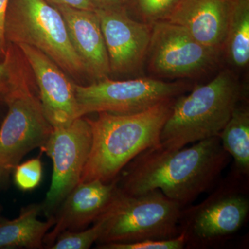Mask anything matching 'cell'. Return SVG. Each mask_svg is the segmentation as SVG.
I'll use <instances>...</instances> for the list:
<instances>
[{"label": "cell", "mask_w": 249, "mask_h": 249, "mask_svg": "<svg viewBox=\"0 0 249 249\" xmlns=\"http://www.w3.org/2000/svg\"><path fill=\"white\" fill-rule=\"evenodd\" d=\"M229 158L219 136L180 149L159 144L129 162L116 182L119 190L129 196L160 190L185 208L217 182Z\"/></svg>", "instance_id": "6da1fadb"}, {"label": "cell", "mask_w": 249, "mask_h": 249, "mask_svg": "<svg viewBox=\"0 0 249 249\" xmlns=\"http://www.w3.org/2000/svg\"><path fill=\"white\" fill-rule=\"evenodd\" d=\"M175 99L140 112H99L96 119H88L92 142L80 183H110L139 154L160 144V133Z\"/></svg>", "instance_id": "7a4b0ae2"}, {"label": "cell", "mask_w": 249, "mask_h": 249, "mask_svg": "<svg viewBox=\"0 0 249 249\" xmlns=\"http://www.w3.org/2000/svg\"><path fill=\"white\" fill-rule=\"evenodd\" d=\"M240 81L232 70H223L206 84L175 98L160 136V145L180 149L218 137L242 101Z\"/></svg>", "instance_id": "3957f363"}, {"label": "cell", "mask_w": 249, "mask_h": 249, "mask_svg": "<svg viewBox=\"0 0 249 249\" xmlns=\"http://www.w3.org/2000/svg\"><path fill=\"white\" fill-rule=\"evenodd\" d=\"M183 209L160 190L129 196L118 187L110 204L99 217L103 222V231L98 245L177 237L181 233Z\"/></svg>", "instance_id": "277c9868"}, {"label": "cell", "mask_w": 249, "mask_h": 249, "mask_svg": "<svg viewBox=\"0 0 249 249\" xmlns=\"http://www.w3.org/2000/svg\"><path fill=\"white\" fill-rule=\"evenodd\" d=\"M4 33L7 43L38 49L71 76H88L61 14L45 0H9Z\"/></svg>", "instance_id": "5b68a950"}, {"label": "cell", "mask_w": 249, "mask_h": 249, "mask_svg": "<svg viewBox=\"0 0 249 249\" xmlns=\"http://www.w3.org/2000/svg\"><path fill=\"white\" fill-rule=\"evenodd\" d=\"M242 179L232 175L201 204L183 208L180 231L186 247L209 248L230 238L242 228L249 213V199Z\"/></svg>", "instance_id": "8992f818"}, {"label": "cell", "mask_w": 249, "mask_h": 249, "mask_svg": "<svg viewBox=\"0 0 249 249\" xmlns=\"http://www.w3.org/2000/svg\"><path fill=\"white\" fill-rule=\"evenodd\" d=\"M79 117L92 113L127 114L140 112L183 94L189 85L182 81L165 82L150 78L111 80L89 85L75 84Z\"/></svg>", "instance_id": "52a82bcc"}, {"label": "cell", "mask_w": 249, "mask_h": 249, "mask_svg": "<svg viewBox=\"0 0 249 249\" xmlns=\"http://www.w3.org/2000/svg\"><path fill=\"white\" fill-rule=\"evenodd\" d=\"M222 51L203 45L178 24L160 21L152 24L147 57L149 70L164 78L204 76L219 66Z\"/></svg>", "instance_id": "ba28073f"}, {"label": "cell", "mask_w": 249, "mask_h": 249, "mask_svg": "<svg viewBox=\"0 0 249 249\" xmlns=\"http://www.w3.org/2000/svg\"><path fill=\"white\" fill-rule=\"evenodd\" d=\"M34 85L18 89L6 102L8 112L0 125V168L6 175L29 152L45 146L53 129Z\"/></svg>", "instance_id": "9c48e42d"}, {"label": "cell", "mask_w": 249, "mask_h": 249, "mask_svg": "<svg viewBox=\"0 0 249 249\" xmlns=\"http://www.w3.org/2000/svg\"><path fill=\"white\" fill-rule=\"evenodd\" d=\"M91 142V126L88 119L82 116L68 125L53 128L42 147L53 163L52 183L42 204V212L47 218L53 216L69 193L80 183Z\"/></svg>", "instance_id": "30bf717a"}, {"label": "cell", "mask_w": 249, "mask_h": 249, "mask_svg": "<svg viewBox=\"0 0 249 249\" xmlns=\"http://www.w3.org/2000/svg\"><path fill=\"white\" fill-rule=\"evenodd\" d=\"M109 57L111 73L142 70L151 39L152 24L129 17L127 9H96Z\"/></svg>", "instance_id": "8fae6325"}, {"label": "cell", "mask_w": 249, "mask_h": 249, "mask_svg": "<svg viewBox=\"0 0 249 249\" xmlns=\"http://www.w3.org/2000/svg\"><path fill=\"white\" fill-rule=\"evenodd\" d=\"M17 46L30 66L44 114L53 128L68 125L80 118L74 83L65 72L38 49L24 44Z\"/></svg>", "instance_id": "7c38bea8"}, {"label": "cell", "mask_w": 249, "mask_h": 249, "mask_svg": "<svg viewBox=\"0 0 249 249\" xmlns=\"http://www.w3.org/2000/svg\"><path fill=\"white\" fill-rule=\"evenodd\" d=\"M117 191L116 179L110 183L91 181L78 183L59 207L55 224L46 234L44 244L50 247L61 232L83 230L96 222L107 209Z\"/></svg>", "instance_id": "4fadbf2b"}, {"label": "cell", "mask_w": 249, "mask_h": 249, "mask_svg": "<svg viewBox=\"0 0 249 249\" xmlns=\"http://www.w3.org/2000/svg\"><path fill=\"white\" fill-rule=\"evenodd\" d=\"M234 0H181L166 20L203 45L223 52Z\"/></svg>", "instance_id": "5bb4252c"}, {"label": "cell", "mask_w": 249, "mask_h": 249, "mask_svg": "<svg viewBox=\"0 0 249 249\" xmlns=\"http://www.w3.org/2000/svg\"><path fill=\"white\" fill-rule=\"evenodd\" d=\"M54 7L65 20L72 45L84 63L88 76L96 81L107 78L111 73L109 57L96 10Z\"/></svg>", "instance_id": "9a60e30c"}, {"label": "cell", "mask_w": 249, "mask_h": 249, "mask_svg": "<svg viewBox=\"0 0 249 249\" xmlns=\"http://www.w3.org/2000/svg\"><path fill=\"white\" fill-rule=\"evenodd\" d=\"M42 204H33L21 210L16 219L0 218V249H42L46 234L55 222L54 216L40 221Z\"/></svg>", "instance_id": "2e32d148"}, {"label": "cell", "mask_w": 249, "mask_h": 249, "mask_svg": "<svg viewBox=\"0 0 249 249\" xmlns=\"http://www.w3.org/2000/svg\"><path fill=\"white\" fill-rule=\"evenodd\" d=\"M223 148L232 157L235 171L232 175L247 179L249 175V111L240 104L219 134Z\"/></svg>", "instance_id": "e0dca14e"}, {"label": "cell", "mask_w": 249, "mask_h": 249, "mask_svg": "<svg viewBox=\"0 0 249 249\" xmlns=\"http://www.w3.org/2000/svg\"><path fill=\"white\" fill-rule=\"evenodd\" d=\"M223 52L229 63L243 68L249 62V0H234Z\"/></svg>", "instance_id": "ac0fdd59"}, {"label": "cell", "mask_w": 249, "mask_h": 249, "mask_svg": "<svg viewBox=\"0 0 249 249\" xmlns=\"http://www.w3.org/2000/svg\"><path fill=\"white\" fill-rule=\"evenodd\" d=\"M34 82V74L22 51L8 42L4 58L0 60V102L6 104L13 93Z\"/></svg>", "instance_id": "d6986e66"}, {"label": "cell", "mask_w": 249, "mask_h": 249, "mask_svg": "<svg viewBox=\"0 0 249 249\" xmlns=\"http://www.w3.org/2000/svg\"><path fill=\"white\" fill-rule=\"evenodd\" d=\"M103 222L100 218L92 227L83 230L65 231L61 232L49 247L51 249H88L97 242L102 235Z\"/></svg>", "instance_id": "ffe728a7"}, {"label": "cell", "mask_w": 249, "mask_h": 249, "mask_svg": "<svg viewBox=\"0 0 249 249\" xmlns=\"http://www.w3.org/2000/svg\"><path fill=\"white\" fill-rule=\"evenodd\" d=\"M181 0H132L142 22L152 24L166 20Z\"/></svg>", "instance_id": "44dd1931"}, {"label": "cell", "mask_w": 249, "mask_h": 249, "mask_svg": "<svg viewBox=\"0 0 249 249\" xmlns=\"http://www.w3.org/2000/svg\"><path fill=\"white\" fill-rule=\"evenodd\" d=\"M14 170V182L21 191H33L42 181V165L38 157L19 163Z\"/></svg>", "instance_id": "7402d4cb"}, {"label": "cell", "mask_w": 249, "mask_h": 249, "mask_svg": "<svg viewBox=\"0 0 249 249\" xmlns=\"http://www.w3.org/2000/svg\"><path fill=\"white\" fill-rule=\"evenodd\" d=\"M101 249H182L186 247V237L181 232L166 240H147L130 243H111L98 246Z\"/></svg>", "instance_id": "603a6c76"}, {"label": "cell", "mask_w": 249, "mask_h": 249, "mask_svg": "<svg viewBox=\"0 0 249 249\" xmlns=\"http://www.w3.org/2000/svg\"><path fill=\"white\" fill-rule=\"evenodd\" d=\"M53 6H64L73 9L94 11L96 6L92 0H45Z\"/></svg>", "instance_id": "cb8c5ba5"}, {"label": "cell", "mask_w": 249, "mask_h": 249, "mask_svg": "<svg viewBox=\"0 0 249 249\" xmlns=\"http://www.w3.org/2000/svg\"><path fill=\"white\" fill-rule=\"evenodd\" d=\"M9 3V0H0V60L4 58L7 49V42L5 37L4 26Z\"/></svg>", "instance_id": "d4e9b609"}, {"label": "cell", "mask_w": 249, "mask_h": 249, "mask_svg": "<svg viewBox=\"0 0 249 249\" xmlns=\"http://www.w3.org/2000/svg\"><path fill=\"white\" fill-rule=\"evenodd\" d=\"M96 9H127L132 0H92Z\"/></svg>", "instance_id": "484cf974"}, {"label": "cell", "mask_w": 249, "mask_h": 249, "mask_svg": "<svg viewBox=\"0 0 249 249\" xmlns=\"http://www.w3.org/2000/svg\"><path fill=\"white\" fill-rule=\"evenodd\" d=\"M4 176H6V174L4 173V172L3 171V170L1 168H0V180Z\"/></svg>", "instance_id": "4316f807"}]
</instances>
